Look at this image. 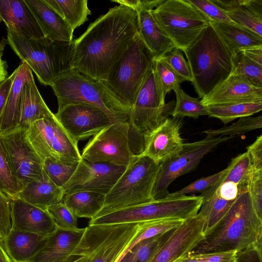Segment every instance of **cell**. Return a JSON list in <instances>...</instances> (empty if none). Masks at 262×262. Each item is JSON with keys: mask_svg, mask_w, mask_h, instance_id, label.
<instances>
[{"mask_svg": "<svg viewBox=\"0 0 262 262\" xmlns=\"http://www.w3.org/2000/svg\"><path fill=\"white\" fill-rule=\"evenodd\" d=\"M138 32V14L123 5L111 8L74 39L72 69L104 81Z\"/></svg>", "mask_w": 262, "mask_h": 262, "instance_id": "1", "label": "cell"}, {"mask_svg": "<svg viewBox=\"0 0 262 262\" xmlns=\"http://www.w3.org/2000/svg\"><path fill=\"white\" fill-rule=\"evenodd\" d=\"M262 219L248 192L239 193L226 213L190 254L235 250L261 257Z\"/></svg>", "mask_w": 262, "mask_h": 262, "instance_id": "2", "label": "cell"}, {"mask_svg": "<svg viewBox=\"0 0 262 262\" xmlns=\"http://www.w3.org/2000/svg\"><path fill=\"white\" fill-rule=\"evenodd\" d=\"M183 52L192 75L191 83L201 98L232 73L233 54L210 23Z\"/></svg>", "mask_w": 262, "mask_h": 262, "instance_id": "3", "label": "cell"}, {"mask_svg": "<svg viewBox=\"0 0 262 262\" xmlns=\"http://www.w3.org/2000/svg\"><path fill=\"white\" fill-rule=\"evenodd\" d=\"M7 43L26 63L39 82L50 85L56 78L72 70L74 53L72 42L52 41L43 37L25 38L7 31Z\"/></svg>", "mask_w": 262, "mask_h": 262, "instance_id": "4", "label": "cell"}, {"mask_svg": "<svg viewBox=\"0 0 262 262\" xmlns=\"http://www.w3.org/2000/svg\"><path fill=\"white\" fill-rule=\"evenodd\" d=\"M144 223L89 225L65 262H119Z\"/></svg>", "mask_w": 262, "mask_h": 262, "instance_id": "5", "label": "cell"}, {"mask_svg": "<svg viewBox=\"0 0 262 262\" xmlns=\"http://www.w3.org/2000/svg\"><path fill=\"white\" fill-rule=\"evenodd\" d=\"M57 97L58 108L83 103L104 112L113 123L128 121L130 109L121 103L101 81L89 78L72 69L50 85Z\"/></svg>", "mask_w": 262, "mask_h": 262, "instance_id": "6", "label": "cell"}, {"mask_svg": "<svg viewBox=\"0 0 262 262\" xmlns=\"http://www.w3.org/2000/svg\"><path fill=\"white\" fill-rule=\"evenodd\" d=\"M159 166L160 164L147 156L134 155L122 175L105 195L103 207L95 217L152 201V190Z\"/></svg>", "mask_w": 262, "mask_h": 262, "instance_id": "7", "label": "cell"}, {"mask_svg": "<svg viewBox=\"0 0 262 262\" xmlns=\"http://www.w3.org/2000/svg\"><path fill=\"white\" fill-rule=\"evenodd\" d=\"M154 59L152 53L138 32L102 81L111 92L130 110L152 69Z\"/></svg>", "mask_w": 262, "mask_h": 262, "instance_id": "8", "label": "cell"}, {"mask_svg": "<svg viewBox=\"0 0 262 262\" xmlns=\"http://www.w3.org/2000/svg\"><path fill=\"white\" fill-rule=\"evenodd\" d=\"M201 195L168 196L119 209L90 220L89 225L140 223L166 219L185 220L196 215Z\"/></svg>", "mask_w": 262, "mask_h": 262, "instance_id": "9", "label": "cell"}, {"mask_svg": "<svg viewBox=\"0 0 262 262\" xmlns=\"http://www.w3.org/2000/svg\"><path fill=\"white\" fill-rule=\"evenodd\" d=\"M177 48L184 52L209 25V20L188 0H165L151 11Z\"/></svg>", "mask_w": 262, "mask_h": 262, "instance_id": "10", "label": "cell"}, {"mask_svg": "<svg viewBox=\"0 0 262 262\" xmlns=\"http://www.w3.org/2000/svg\"><path fill=\"white\" fill-rule=\"evenodd\" d=\"M130 130L128 121L111 123L90 139L82 151L81 159L127 166L135 155L130 145Z\"/></svg>", "mask_w": 262, "mask_h": 262, "instance_id": "11", "label": "cell"}, {"mask_svg": "<svg viewBox=\"0 0 262 262\" xmlns=\"http://www.w3.org/2000/svg\"><path fill=\"white\" fill-rule=\"evenodd\" d=\"M231 138L209 137L192 143H184L182 150L174 156L161 163L153 187V200L165 198L168 188L178 177L196 168L203 157L221 143Z\"/></svg>", "mask_w": 262, "mask_h": 262, "instance_id": "12", "label": "cell"}, {"mask_svg": "<svg viewBox=\"0 0 262 262\" xmlns=\"http://www.w3.org/2000/svg\"><path fill=\"white\" fill-rule=\"evenodd\" d=\"M176 101L165 103L161 97L153 69L141 88L128 116L130 129L143 138L163 123L171 114Z\"/></svg>", "mask_w": 262, "mask_h": 262, "instance_id": "13", "label": "cell"}, {"mask_svg": "<svg viewBox=\"0 0 262 262\" xmlns=\"http://www.w3.org/2000/svg\"><path fill=\"white\" fill-rule=\"evenodd\" d=\"M27 134L42 161L48 158L72 162L81 160L78 143L69 135L54 114L32 124Z\"/></svg>", "mask_w": 262, "mask_h": 262, "instance_id": "14", "label": "cell"}, {"mask_svg": "<svg viewBox=\"0 0 262 262\" xmlns=\"http://www.w3.org/2000/svg\"><path fill=\"white\" fill-rule=\"evenodd\" d=\"M27 130L18 127L0 136L9 162L21 189L32 180L39 178L43 170V161L31 144Z\"/></svg>", "mask_w": 262, "mask_h": 262, "instance_id": "15", "label": "cell"}, {"mask_svg": "<svg viewBox=\"0 0 262 262\" xmlns=\"http://www.w3.org/2000/svg\"><path fill=\"white\" fill-rule=\"evenodd\" d=\"M56 118L77 143L94 136L113 123L100 109L83 103H72L58 109Z\"/></svg>", "mask_w": 262, "mask_h": 262, "instance_id": "16", "label": "cell"}, {"mask_svg": "<svg viewBox=\"0 0 262 262\" xmlns=\"http://www.w3.org/2000/svg\"><path fill=\"white\" fill-rule=\"evenodd\" d=\"M204 220L198 213L169 232L150 262H174L188 255L204 238Z\"/></svg>", "mask_w": 262, "mask_h": 262, "instance_id": "17", "label": "cell"}, {"mask_svg": "<svg viewBox=\"0 0 262 262\" xmlns=\"http://www.w3.org/2000/svg\"><path fill=\"white\" fill-rule=\"evenodd\" d=\"M125 167L108 163L90 162L81 159L72 177L61 188L64 194L87 190L106 195Z\"/></svg>", "mask_w": 262, "mask_h": 262, "instance_id": "18", "label": "cell"}, {"mask_svg": "<svg viewBox=\"0 0 262 262\" xmlns=\"http://www.w3.org/2000/svg\"><path fill=\"white\" fill-rule=\"evenodd\" d=\"M182 118H168L163 123L144 135L141 155L161 163L179 153L184 145L180 130Z\"/></svg>", "mask_w": 262, "mask_h": 262, "instance_id": "19", "label": "cell"}, {"mask_svg": "<svg viewBox=\"0 0 262 262\" xmlns=\"http://www.w3.org/2000/svg\"><path fill=\"white\" fill-rule=\"evenodd\" d=\"M206 106L262 102V88L243 77L231 75L201 100Z\"/></svg>", "mask_w": 262, "mask_h": 262, "instance_id": "20", "label": "cell"}, {"mask_svg": "<svg viewBox=\"0 0 262 262\" xmlns=\"http://www.w3.org/2000/svg\"><path fill=\"white\" fill-rule=\"evenodd\" d=\"M11 228L48 236L58 228L47 210L16 198L10 201Z\"/></svg>", "mask_w": 262, "mask_h": 262, "instance_id": "21", "label": "cell"}, {"mask_svg": "<svg viewBox=\"0 0 262 262\" xmlns=\"http://www.w3.org/2000/svg\"><path fill=\"white\" fill-rule=\"evenodd\" d=\"M0 21L7 31L25 38H40L44 35L25 0H0Z\"/></svg>", "mask_w": 262, "mask_h": 262, "instance_id": "22", "label": "cell"}, {"mask_svg": "<svg viewBox=\"0 0 262 262\" xmlns=\"http://www.w3.org/2000/svg\"><path fill=\"white\" fill-rule=\"evenodd\" d=\"M84 231V228L66 229L58 227L47 237L42 247L29 262H65Z\"/></svg>", "mask_w": 262, "mask_h": 262, "instance_id": "23", "label": "cell"}, {"mask_svg": "<svg viewBox=\"0 0 262 262\" xmlns=\"http://www.w3.org/2000/svg\"><path fill=\"white\" fill-rule=\"evenodd\" d=\"M44 36L52 41L72 42L73 32L63 18L45 0H25Z\"/></svg>", "mask_w": 262, "mask_h": 262, "instance_id": "24", "label": "cell"}, {"mask_svg": "<svg viewBox=\"0 0 262 262\" xmlns=\"http://www.w3.org/2000/svg\"><path fill=\"white\" fill-rule=\"evenodd\" d=\"M15 71L11 90L0 117V136L18 128L22 90L25 83L33 78L32 72L25 62L20 64Z\"/></svg>", "mask_w": 262, "mask_h": 262, "instance_id": "25", "label": "cell"}, {"mask_svg": "<svg viewBox=\"0 0 262 262\" xmlns=\"http://www.w3.org/2000/svg\"><path fill=\"white\" fill-rule=\"evenodd\" d=\"M134 10L138 14L139 35L154 58L163 57L177 48L160 28L151 11L139 7Z\"/></svg>", "mask_w": 262, "mask_h": 262, "instance_id": "26", "label": "cell"}, {"mask_svg": "<svg viewBox=\"0 0 262 262\" xmlns=\"http://www.w3.org/2000/svg\"><path fill=\"white\" fill-rule=\"evenodd\" d=\"M64 193L62 188L57 186L42 170L39 178L27 184L17 197L43 210L62 202Z\"/></svg>", "mask_w": 262, "mask_h": 262, "instance_id": "27", "label": "cell"}, {"mask_svg": "<svg viewBox=\"0 0 262 262\" xmlns=\"http://www.w3.org/2000/svg\"><path fill=\"white\" fill-rule=\"evenodd\" d=\"M47 237L11 228L3 242L14 262H29L42 247Z\"/></svg>", "mask_w": 262, "mask_h": 262, "instance_id": "28", "label": "cell"}, {"mask_svg": "<svg viewBox=\"0 0 262 262\" xmlns=\"http://www.w3.org/2000/svg\"><path fill=\"white\" fill-rule=\"evenodd\" d=\"M54 114L43 100L34 78L28 80L22 90L18 127L27 129L35 122Z\"/></svg>", "mask_w": 262, "mask_h": 262, "instance_id": "29", "label": "cell"}, {"mask_svg": "<svg viewBox=\"0 0 262 262\" xmlns=\"http://www.w3.org/2000/svg\"><path fill=\"white\" fill-rule=\"evenodd\" d=\"M105 195L92 191L79 190L65 193L63 202L77 217L94 218L103 207Z\"/></svg>", "mask_w": 262, "mask_h": 262, "instance_id": "30", "label": "cell"}, {"mask_svg": "<svg viewBox=\"0 0 262 262\" xmlns=\"http://www.w3.org/2000/svg\"><path fill=\"white\" fill-rule=\"evenodd\" d=\"M209 23L233 54L245 48L262 45V37L245 28L227 23Z\"/></svg>", "mask_w": 262, "mask_h": 262, "instance_id": "31", "label": "cell"}, {"mask_svg": "<svg viewBox=\"0 0 262 262\" xmlns=\"http://www.w3.org/2000/svg\"><path fill=\"white\" fill-rule=\"evenodd\" d=\"M68 24L73 31L89 19L91 12L87 0H45Z\"/></svg>", "mask_w": 262, "mask_h": 262, "instance_id": "32", "label": "cell"}, {"mask_svg": "<svg viewBox=\"0 0 262 262\" xmlns=\"http://www.w3.org/2000/svg\"><path fill=\"white\" fill-rule=\"evenodd\" d=\"M202 198V205L198 213L204 220L205 236L225 215L234 201L224 200L215 191Z\"/></svg>", "mask_w": 262, "mask_h": 262, "instance_id": "33", "label": "cell"}, {"mask_svg": "<svg viewBox=\"0 0 262 262\" xmlns=\"http://www.w3.org/2000/svg\"><path fill=\"white\" fill-rule=\"evenodd\" d=\"M208 115L225 125L238 118L254 115L262 110L261 103H245L207 106Z\"/></svg>", "mask_w": 262, "mask_h": 262, "instance_id": "34", "label": "cell"}, {"mask_svg": "<svg viewBox=\"0 0 262 262\" xmlns=\"http://www.w3.org/2000/svg\"><path fill=\"white\" fill-rule=\"evenodd\" d=\"M250 161L247 152L233 158L226 168V171L221 178V181L236 183L240 192L248 191L250 173Z\"/></svg>", "mask_w": 262, "mask_h": 262, "instance_id": "35", "label": "cell"}, {"mask_svg": "<svg viewBox=\"0 0 262 262\" xmlns=\"http://www.w3.org/2000/svg\"><path fill=\"white\" fill-rule=\"evenodd\" d=\"M176 94V104L171 114L173 118L188 117L194 119L201 116L208 115L207 106L201 100L186 94L179 85L173 89Z\"/></svg>", "mask_w": 262, "mask_h": 262, "instance_id": "36", "label": "cell"}, {"mask_svg": "<svg viewBox=\"0 0 262 262\" xmlns=\"http://www.w3.org/2000/svg\"><path fill=\"white\" fill-rule=\"evenodd\" d=\"M153 69L161 97L165 101L166 94L184 81L162 57L154 59Z\"/></svg>", "mask_w": 262, "mask_h": 262, "instance_id": "37", "label": "cell"}, {"mask_svg": "<svg viewBox=\"0 0 262 262\" xmlns=\"http://www.w3.org/2000/svg\"><path fill=\"white\" fill-rule=\"evenodd\" d=\"M169 233L160 234L139 242L125 255L120 262H147L156 253Z\"/></svg>", "mask_w": 262, "mask_h": 262, "instance_id": "38", "label": "cell"}, {"mask_svg": "<svg viewBox=\"0 0 262 262\" xmlns=\"http://www.w3.org/2000/svg\"><path fill=\"white\" fill-rule=\"evenodd\" d=\"M231 75H239L256 87L262 88V66L251 60L241 51L233 54Z\"/></svg>", "mask_w": 262, "mask_h": 262, "instance_id": "39", "label": "cell"}, {"mask_svg": "<svg viewBox=\"0 0 262 262\" xmlns=\"http://www.w3.org/2000/svg\"><path fill=\"white\" fill-rule=\"evenodd\" d=\"M262 127V116L257 117L246 116L239 118L238 120L229 126L218 129H209L204 132L209 137L227 136L230 138L247 132L260 128Z\"/></svg>", "mask_w": 262, "mask_h": 262, "instance_id": "40", "label": "cell"}, {"mask_svg": "<svg viewBox=\"0 0 262 262\" xmlns=\"http://www.w3.org/2000/svg\"><path fill=\"white\" fill-rule=\"evenodd\" d=\"M21 190L0 140V192L10 201L16 198Z\"/></svg>", "mask_w": 262, "mask_h": 262, "instance_id": "41", "label": "cell"}, {"mask_svg": "<svg viewBox=\"0 0 262 262\" xmlns=\"http://www.w3.org/2000/svg\"><path fill=\"white\" fill-rule=\"evenodd\" d=\"M78 164L48 158L43 161V169L54 184L62 187L72 177Z\"/></svg>", "mask_w": 262, "mask_h": 262, "instance_id": "42", "label": "cell"}, {"mask_svg": "<svg viewBox=\"0 0 262 262\" xmlns=\"http://www.w3.org/2000/svg\"><path fill=\"white\" fill-rule=\"evenodd\" d=\"M225 12L236 24L262 37V20L255 17L244 7L237 6Z\"/></svg>", "mask_w": 262, "mask_h": 262, "instance_id": "43", "label": "cell"}, {"mask_svg": "<svg viewBox=\"0 0 262 262\" xmlns=\"http://www.w3.org/2000/svg\"><path fill=\"white\" fill-rule=\"evenodd\" d=\"M47 211L58 227L66 229L78 228L77 217L63 201L50 206Z\"/></svg>", "mask_w": 262, "mask_h": 262, "instance_id": "44", "label": "cell"}, {"mask_svg": "<svg viewBox=\"0 0 262 262\" xmlns=\"http://www.w3.org/2000/svg\"><path fill=\"white\" fill-rule=\"evenodd\" d=\"M211 23H223L236 25L227 13L213 3L211 0H188Z\"/></svg>", "mask_w": 262, "mask_h": 262, "instance_id": "45", "label": "cell"}, {"mask_svg": "<svg viewBox=\"0 0 262 262\" xmlns=\"http://www.w3.org/2000/svg\"><path fill=\"white\" fill-rule=\"evenodd\" d=\"M226 171L225 169L211 176L200 178L190 183L182 189L171 193L168 196H179L185 195L186 194H192L196 192H204L214 185L224 174Z\"/></svg>", "mask_w": 262, "mask_h": 262, "instance_id": "46", "label": "cell"}, {"mask_svg": "<svg viewBox=\"0 0 262 262\" xmlns=\"http://www.w3.org/2000/svg\"><path fill=\"white\" fill-rule=\"evenodd\" d=\"M161 57L184 81H192V75L188 64L181 50L176 48Z\"/></svg>", "mask_w": 262, "mask_h": 262, "instance_id": "47", "label": "cell"}, {"mask_svg": "<svg viewBox=\"0 0 262 262\" xmlns=\"http://www.w3.org/2000/svg\"><path fill=\"white\" fill-rule=\"evenodd\" d=\"M247 189L253 207L262 219V170H250Z\"/></svg>", "mask_w": 262, "mask_h": 262, "instance_id": "48", "label": "cell"}, {"mask_svg": "<svg viewBox=\"0 0 262 262\" xmlns=\"http://www.w3.org/2000/svg\"><path fill=\"white\" fill-rule=\"evenodd\" d=\"M190 255L201 262H238L239 261L238 252L235 250Z\"/></svg>", "mask_w": 262, "mask_h": 262, "instance_id": "49", "label": "cell"}, {"mask_svg": "<svg viewBox=\"0 0 262 262\" xmlns=\"http://www.w3.org/2000/svg\"><path fill=\"white\" fill-rule=\"evenodd\" d=\"M11 229L10 201L0 192V239L3 240Z\"/></svg>", "mask_w": 262, "mask_h": 262, "instance_id": "50", "label": "cell"}, {"mask_svg": "<svg viewBox=\"0 0 262 262\" xmlns=\"http://www.w3.org/2000/svg\"><path fill=\"white\" fill-rule=\"evenodd\" d=\"M249 156L251 170H262V135L258 136L255 141L247 147Z\"/></svg>", "mask_w": 262, "mask_h": 262, "instance_id": "51", "label": "cell"}, {"mask_svg": "<svg viewBox=\"0 0 262 262\" xmlns=\"http://www.w3.org/2000/svg\"><path fill=\"white\" fill-rule=\"evenodd\" d=\"M165 0H118L117 3L130 7L134 10L137 7H141L152 11Z\"/></svg>", "mask_w": 262, "mask_h": 262, "instance_id": "52", "label": "cell"}, {"mask_svg": "<svg viewBox=\"0 0 262 262\" xmlns=\"http://www.w3.org/2000/svg\"><path fill=\"white\" fill-rule=\"evenodd\" d=\"M15 75V71L0 83V117L7 103Z\"/></svg>", "mask_w": 262, "mask_h": 262, "instance_id": "53", "label": "cell"}, {"mask_svg": "<svg viewBox=\"0 0 262 262\" xmlns=\"http://www.w3.org/2000/svg\"><path fill=\"white\" fill-rule=\"evenodd\" d=\"M241 6L262 20V0H242Z\"/></svg>", "mask_w": 262, "mask_h": 262, "instance_id": "54", "label": "cell"}, {"mask_svg": "<svg viewBox=\"0 0 262 262\" xmlns=\"http://www.w3.org/2000/svg\"><path fill=\"white\" fill-rule=\"evenodd\" d=\"M240 51L251 60L262 66V45L245 48Z\"/></svg>", "mask_w": 262, "mask_h": 262, "instance_id": "55", "label": "cell"}, {"mask_svg": "<svg viewBox=\"0 0 262 262\" xmlns=\"http://www.w3.org/2000/svg\"><path fill=\"white\" fill-rule=\"evenodd\" d=\"M211 1L225 12L241 6L242 3V0H211Z\"/></svg>", "mask_w": 262, "mask_h": 262, "instance_id": "56", "label": "cell"}, {"mask_svg": "<svg viewBox=\"0 0 262 262\" xmlns=\"http://www.w3.org/2000/svg\"><path fill=\"white\" fill-rule=\"evenodd\" d=\"M0 262H14L10 256L4 246L3 240L0 239Z\"/></svg>", "mask_w": 262, "mask_h": 262, "instance_id": "57", "label": "cell"}, {"mask_svg": "<svg viewBox=\"0 0 262 262\" xmlns=\"http://www.w3.org/2000/svg\"><path fill=\"white\" fill-rule=\"evenodd\" d=\"M3 52H0V83L3 81L7 76L8 66L5 60L2 59Z\"/></svg>", "mask_w": 262, "mask_h": 262, "instance_id": "58", "label": "cell"}, {"mask_svg": "<svg viewBox=\"0 0 262 262\" xmlns=\"http://www.w3.org/2000/svg\"><path fill=\"white\" fill-rule=\"evenodd\" d=\"M174 262H201L192 255L188 254V255L180 258Z\"/></svg>", "mask_w": 262, "mask_h": 262, "instance_id": "59", "label": "cell"}, {"mask_svg": "<svg viewBox=\"0 0 262 262\" xmlns=\"http://www.w3.org/2000/svg\"><path fill=\"white\" fill-rule=\"evenodd\" d=\"M3 39L2 40V41H0V52H3L5 50V46L6 43H7V39H5L4 40H3Z\"/></svg>", "mask_w": 262, "mask_h": 262, "instance_id": "60", "label": "cell"}, {"mask_svg": "<svg viewBox=\"0 0 262 262\" xmlns=\"http://www.w3.org/2000/svg\"><path fill=\"white\" fill-rule=\"evenodd\" d=\"M156 253H157V252H156ZM155 254L154 255V256L155 255ZM154 256H153V257H152V258H151L149 261H148L147 262H150V261L151 260V259H152V258L154 257Z\"/></svg>", "mask_w": 262, "mask_h": 262, "instance_id": "61", "label": "cell"}]
</instances>
